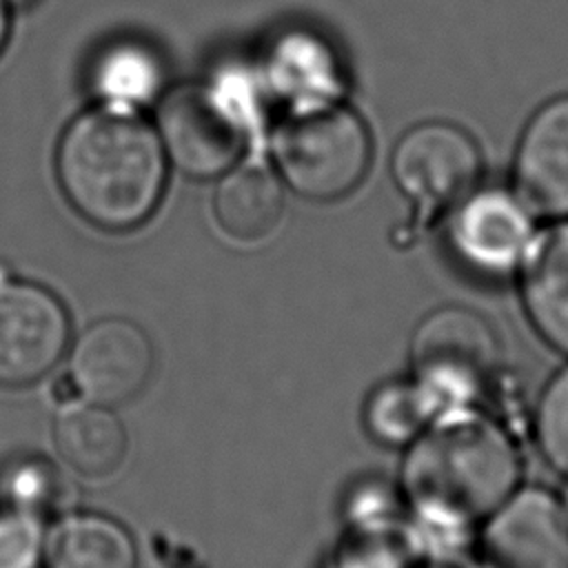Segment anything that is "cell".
I'll return each instance as SVG.
<instances>
[{
    "label": "cell",
    "mask_w": 568,
    "mask_h": 568,
    "mask_svg": "<svg viewBox=\"0 0 568 568\" xmlns=\"http://www.w3.org/2000/svg\"><path fill=\"white\" fill-rule=\"evenodd\" d=\"M280 178L302 197L333 202L359 186L371 164V135L359 115L324 102L286 113L273 135Z\"/></svg>",
    "instance_id": "4"
},
{
    "label": "cell",
    "mask_w": 568,
    "mask_h": 568,
    "mask_svg": "<svg viewBox=\"0 0 568 568\" xmlns=\"http://www.w3.org/2000/svg\"><path fill=\"white\" fill-rule=\"evenodd\" d=\"M413 568H488L477 555L464 561H455V564H442V566H413Z\"/></svg>",
    "instance_id": "24"
},
{
    "label": "cell",
    "mask_w": 568,
    "mask_h": 568,
    "mask_svg": "<svg viewBox=\"0 0 568 568\" xmlns=\"http://www.w3.org/2000/svg\"><path fill=\"white\" fill-rule=\"evenodd\" d=\"M446 244L457 264L490 282L515 280L537 233L535 215L510 189L475 186L446 215Z\"/></svg>",
    "instance_id": "7"
},
{
    "label": "cell",
    "mask_w": 568,
    "mask_h": 568,
    "mask_svg": "<svg viewBox=\"0 0 568 568\" xmlns=\"http://www.w3.org/2000/svg\"><path fill=\"white\" fill-rule=\"evenodd\" d=\"M559 497V504H561V508H564V515H566V519H568V475H566V484H564V490H561V495H557Z\"/></svg>",
    "instance_id": "26"
},
{
    "label": "cell",
    "mask_w": 568,
    "mask_h": 568,
    "mask_svg": "<svg viewBox=\"0 0 568 568\" xmlns=\"http://www.w3.org/2000/svg\"><path fill=\"white\" fill-rule=\"evenodd\" d=\"M513 191L535 217H568V93L528 120L515 153Z\"/></svg>",
    "instance_id": "11"
},
{
    "label": "cell",
    "mask_w": 568,
    "mask_h": 568,
    "mask_svg": "<svg viewBox=\"0 0 568 568\" xmlns=\"http://www.w3.org/2000/svg\"><path fill=\"white\" fill-rule=\"evenodd\" d=\"M53 444L71 470L87 479H106L120 470L129 437L106 406L71 402L53 422Z\"/></svg>",
    "instance_id": "15"
},
{
    "label": "cell",
    "mask_w": 568,
    "mask_h": 568,
    "mask_svg": "<svg viewBox=\"0 0 568 568\" xmlns=\"http://www.w3.org/2000/svg\"><path fill=\"white\" fill-rule=\"evenodd\" d=\"M477 557L488 568H568V519L559 497L519 486L481 521Z\"/></svg>",
    "instance_id": "9"
},
{
    "label": "cell",
    "mask_w": 568,
    "mask_h": 568,
    "mask_svg": "<svg viewBox=\"0 0 568 568\" xmlns=\"http://www.w3.org/2000/svg\"><path fill=\"white\" fill-rule=\"evenodd\" d=\"M220 229L235 242H260L268 237L284 213L280 178L264 162L231 166L220 180L213 197Z\"/></svg>",
    "instance_id": "14"
},
{
    "label": "cell",
    "mask_w": 568,
    "mask_h": 568,
    "mask_svg": "<svg viewBox=\"0 0 568 568\" xmlns=\"http://www.w3.org/2000/svg\"><path fill=\"white\" fill-rule=\"evenodd\" d=\"M4 508L42 517L64 501V479L42 457H16L0 470Z\"/></svg>",
    "instance_id": "19"
},
{
    "label": "cell",
    "mask_w": 568,
    "mask_h": 568,
    "mask_svg": "<svg viewBox=\"0 0 568 568\" xmlns=\"http://www.w3.org/2000/svg\"><path fill=\"white\" fill-rule=\"evenodd\" d=\"M515 282L532 331L568 357V217L537 229Z\"/></svg>",
    "instance_id": "12"
},
{
    "label": "cell",
    "mask_w": 568,
    "mask_h": 568,
    "mask_svg": "<svg viewBox=\"0 0 568 568\" xmlns=\"http://www.w3.org/2000/svg\"><path fill=\"white\" fill-rule=\"evenodd\" d=\"M406 515V499L399 484L368 477L351 486L342 504L348 532H399Z\"/></svg>",
    "instance_id": "20"
},
{
    "label": "cell",
    "mask_w": 568,
    "mask_h": 568,
    "mask_svg": "<svg viewBox=\"0 0 568 568\" xmlns=\"http://www.w3.org/2000/svg\"><path fill=\"white\" fill-rule=\"evenodd\" d=\"M7 31H9V13H7V4H4V0H0V49L4 47Z\"/></svg>",
    "instance_id": "25"
},
{
    "label": "cell",
    "mask_w": 568,
    "mask_h": 568,
    "mask_svg": "<svg viewBox=\"0 0 568 568\" xmlns=\"http://www.w3.org/2000/svg\"><path fill=\"white\" fill-rule=\"evenodd\" d=\"M481 173L473 138L450 122H422L393 149L390 175L415 209L413 226H428L468 195Z\"/></svg>",
    "instance_id": "6"
},
{
    "label": "cell",
    "mask_w": 568,
    "mask_h": 568,
    "mask_svg": "<svg viewBox=\"0 0 568 568\" xmlns=\"http://www.w3.org/2000/svg\"><path fill=\"white\" fill-rule=\"evenodd\" d=\"M532 435L550 468L568 475V364L541 388L532 410Z\"/></svg>",
    "instance_id": "21"
},
{
    "label": "cell",
    "mask_w": 568,
    "mask_h": 568,
    "mask_svg": "<svg viewBox=\"0 0 568 568\" xmlns=\"http://www.w3.org/2000/svg\"><path fill=\"white\" fill-rule=\"evenodd\" d=\"M408 506L479 524L521 486L510 426L486 406L437 415L404 448L397 479Z\"/></svg>",
    "instance_id": "2"
},
{
    "label": "cell",
    "mask_w": 568,
    "mask_h": 568,
    "mask_svg": "<svg viewBox=\"0 0 568 568\" xmlns=\"http://www.w3.org/2000/svg\"><path fill=\"white\" fill-rule=\"evenodd\" d=\"M162 78L158 55L133 40L113 42L98 53L91 67V87L102 104L133 111L158 98Z\"/></svg>",
    "instance_id": "17"
},
{
    "label": "cell",
    "mask_w": 568,
    "mask_h": 568,
    "mask_svg": "<svg viewBox=\"0 0 568 568\" xmlns=\"http://www.w3.org/2000/svg\"><path fill=\"white\" fill-rule=\"evenodd\" d=\"M362 419L373 442L404 450L433 417L419 388L406 375L373 386L366 395Z\"/></svg>",
    "instance_id": "18"
},
{
    "label": "cell",
    "mask_w": 568,
    "mask_h": 568,
    "mask_svg": "<svg viewBox=\"0 0 568 568\" xmlns=\"http://www.w3.org/2000/svg\"><path fill=\"white\" fill-rule=\"evenodd\" d=\"M44 544L40 517L0 508V568H40Z\"/></svg>",
    "instance_id": "23"
},
{
    "label": "cell",
    "mask_w": 568,
    "mask_h": 568,
    "mask_svg": "<svg viewBox=\"0 0 568 568\" xmlns=\"http://www.w3.org/2000/svg\"><path fill=\"white\" fill-rule=\"evenodd\" d=\"M251 122L248 104L224 87L180 84L158 106L162 149L189 178H215L235 166Z\"/></svg>",
    "instance_id": "5"
},
{
    "label": "cell",
    "mask_w": 568,
    "mask_h": 568,
    "mask_svg": "<svg viewBox=\"0 0 568 568\" xmlns=\"http://www.w3.org/2000/svg\"><path fill=\"white\" fill-rule=\"evenodd\" d=\"M60 300L31 282H0V386L22 388L49 375L69 348Z\"/></svg>",
    "instance_id": "8"
},
{
    "label": "cell",
    "mask_w": 568,
    "mask_h": 568,
    "mask_svg": "<svg viewBox=\"0 0 568 568\" xmlns=\"http://www.w3.org/2000/svg\"><path fill=\"white\" fill-rule=\"evenodd\" d=\"M266 80L291 109L335 102L342 91L335 53L308 31H288L273 42L266 58Z\"/></svg>",
    "instance_id": "13"
},
{
    "label": "cell",
    "mask_w": 568,
    "mask_h": 568,
    "mask_svg": "<svg viewBox=\"0 0 568 568\" xmlns=\"http://www.w3.org/2000/svg\"><path fill=\"white\" fill-rule=\"evenodd\" d=\"M55 171L64 197L87 222L129 231L160 204L166 153L158 131L138 111L100 104L62 133Z\"/></svg>",
    "instance_id": "1"
},
{
    "label": "cell",
    "mask_w": 568,
    "mask_h": 568,
    "mask_svg": "<svg viewBox=\"0 0 568 568\" xmlns=\"http://www.w3.org/2000/svg\"><path fill=\"white\" fill-rule=\"evenodd\" d=\"M47 568H135L138 552L126 528L102 515L64 517L47 537Z\"/></svg>",
    "instance_id": "16"
},
{
    "label": "cell",
    "mask_w": 568,
    "mask_h": 568,
    "mask_svg": "<svg viewBox=\"0 0 568 568\" xmlns=\"http://www.w3.org/2000/svg\"><path fill=\"white\" fill-rule=\"evenodd\" d=\"M18 2H22V0H18Z\"/></svg>",
    "instance_id": "27"
},
{
    "label": "cell",
    "mask_w": 568,
    "mask_h": 568,
    "mask_svg": "<svg viewBox=\"0 0 568 568\" xmlns=\"http://www.w3.org/2000/svg\"><path fill=\"white\" fill-rule=\"evenodd\" d=\"M501 368V346L479 311L444 304L426 313L408 339V377L430 417L486 406Z\"/></svg>",
    "instance_id": "3"
},
{
    "label": "cell",
    "mask_w": 568,
    "mask_h": 568,
    "mask_svg": "<svg viewBox=\"0 0 568 568\" xmlns=\"http://www.w3.org/2000/svg\"><path fill=\"white\" fill-rule=\"evenodd\" d=\"M153 362V344L138 324L106 317L75 339L67 375L84 402L111 408L126 404L146 386Z\"/></svg>",
    "instance_id": "10"
},
{
    "label": "cell",
    "mask_w": 568,
    "mask_h": 568,
    "mask_svg": "<svg viewBox=\"0 0 568 568\" xmlns=\"http://www.w3.org/2000/svg\"><path fill=\"white\" fill-rule=\"evenodd\" d=\"M402 532H344L324 568H413Z\"/></svg>",
    "instance_id": "22"
}]
</instances>
